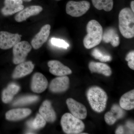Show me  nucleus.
<instances>
[{"label": "nucleus", "mask_w": 134, "mask_h": 134, "mask_svg": "<svg viewBox=\"0 0 134 134\" xmlns=\"http://www.w3.org/2000/svg\"><path fill=\"white\" fill-rule=\"evenodd\" d=\"M48 82L44 75L40 73H36L32 77L31 84L32 90L35 93L43 92L47 88Z\"/></svg>", "instance_id": "nucleus-13"}, {"label": "nucleus", "mask_w": 134, "mask_h": 134, "mask_svg": "<svg viewBox=\"0 0 134 134\" xmlns=\"http://www.w3.org/2000/svg\"><path fill=\"white\" fill-rule=\"evenodd\" d=\"M38 97L36 96H28L19 98L14 101L13 105L20 106L29 104L36 102L38 100Z\"/></svg>", "instance_id": "nucleus-24"}, {"label": "nucleus", "mask_w": 134, "mask_h": 134, "mask_svg": "<svg viewBox=\"0 0 134 134\" xmlns=\"http://www.w3.org/2000/svg\"><path fill=\"white\" fill-rule=\"evenodd\" d=\"M51 42L53 46L65 49H67L69 46L67 42L60 39L53 38L51 39Z\"/></svg>", "instance_id": "nucleus-27"}, {"label": "nucleus", "mask_w": 134, "mask_h": 134, "mask_svg": "<svg viewBox=\"0 0 134 134\" xmlns=\"http://www.w3.org/2000/svg\"><path fill=\"white\" fill-rule=\"evenodd\" d=\"M61 125L63 132L68 134L81 133L85 128L81 120L69 113H66L63 115L61 120Z\"/></svg>", "instance_id": "nucleus-4"}, {"label": "nucleus", "mask_w": 134, "mask_h": 134, "mask_svg": "<svg viewBox=\"0 0 134 134\" xmlns=\"http://www.w3.org/2000/svg\"><path fill=\"white\" fill-rule=\"evenodd\" d=\"M66 104L72 115L81 120L86 119L87 111L85 106L72 98L67 99Z\"/></svg>", "instance_id": "nucleus-8"}, {"label": "nucleus", "mask_w": 134, "mask_h": 134, "mask_svg": "<svg viewBox=\"0 0 134 134\" xmlns=\"http://www.w3.org/2000/svg\"><path fill=\"white\" fill-rule=\"evenodd\" d=\"M92 54L94 58L102 62H107L112 60L111 57L110 55L104 53L97 48L93 49Z\"/></svg>", "instance_id": "nucleus-25"}, {"label": "nucleus", "mask_w": 134, "mask_h": 134, "mask_svg": "<svg viewBox=\"0 0 134 134\" xmlns=\"http://www.w3.org/2000/svg\"><path fill=\"white\" fill-rule=\"evenodd\" d=\"M50 68L49 71L51 74L57 76H63L71 74V70L67 66H65L59 61L56 60H50L48 63Z\"/></svg>", "instance_id": "nucleus-14"}, {"label": "nucleus", "mask_w": 134, "mask_h": 134, "mask_svg": "<svg viewBox=\"0 0 134 134\" xmlns=\"http://www.w3.org/2000/svg\"><path fill=\"white\" fill-rule=\"evenodd\" d=\"M102 40L105 43H110L114 47L119 45L120 40L117 31L113 28H108L103 33Z\"/></svg>", "instance_id": "nucleus-19"}, {"label": "nucleus", "mask_w": 134, "mask_h": 134, "mask_svg": "<svg viewBox=\"0 0 134 134\" xmlns=\"http://www.w3.org/2000/svg\"><path fill=\"white\" fill-rule=\"evenodd\" d=\"M46 121L40 114H37L36 118L32 121V129L34 130H38L45 126Z\"/></svg>", "instance_id": "nucleus-26"}, {"label": "nucleus", "mask_w": 134, "mask_h": 134, "mask_svg": "<svg viewBox=\"0 0 134 134\" xmlns=\"http://www.w3.org/2000/svg\"><path fill=\"white\" fill-rule=\"evenodd\" d=\"M55 1H60V0H55Z\"/></svg>", "instance_id": "nucleus-33"}, {"label": "nucleus", "mask_w": 134, "mask_h": 134, "mask_svg": "<svg viewBox=\"0 0 134 134\" xmlns=\"http://www.w3.org/2000/svg\"><path fill=\"white\" fill-rule=\"evenodd\" d=\"M23 1H24L26 2H30L32 0H22Z\"/></svg>", "instance_id": "nucleus-32"}, {"label": "nucleus", "mask_w": 134, "mask_h": 134, "mask_svg": "<svg viewBox=\"0 0 134 134\" xmlns=\"http://www.w3.org/2000/svg\"><path fill=\"white\" fill-rule=\"evenodd\" d=\"M39 114L47 122H53L56 120V113L49 100H46L43 102L40 108Z\"/></svg>", "instance_id": "nucleus-16"}, {"label": "nucleus", "mask_w": 134, "mask_h": 134, "mask_svg": "<svg viewBox=\"0 0 134 134\" xmlns=\"http://www.w3.org/2000/svg\"><path fill=\"white\" fill-rule=\"evenodd\" d=\"M124 133V127L122 126H120L118 127L115 131V134H123Z\"/></svg>", "instance_id": "nucleus-29"}, {"label": "nucleus", "mask_w": 134, "mask_h": 134, "mask_svg": "<svg viewBox=\"0 0 134 134\" xmlns=\"http://www.w3.org/2000/svg\"><path fill=\"white\" fill-rule=\"evenodd\" d=\"M120 107L124 110H130L134 108V90L125 93L120 99Z\"/></svg>", "instance_id": "nucleus-21"}, {"label": "nucleus", "mask_w": 134, "mask_h": 134, "mask_svg": "<svg viewBox=\"0 0 134 134\" xmlns=\"http://www.w3.org/2000/svg\"><path fill=\"white\" fill-rule=\"evenodd\" d=\"M86 96L90 105L95 111L100 113L104 111L108 98L103 89L98 86H92L87 91Z\"/></svg>", "instance_id": "nucleus-1"}, {"label": "nucleus", "mask_w": 134, "mask_h": 134, "mask_svg": "<svg viewBox=\"0 0 134 134\" xmlns=\"http://www.w3.org/2000/svg\"><path fill=\"white\" fill-rule=\"evenodd\" d=\"M87 34L84 38V46L86 49H90L100 44L102 40L103 33L102 26L98 21L91 20L86 26Z\"/></svg>", "instance_id": "nucleus-2"}, {"label": "nucleus", "mask_w": 134, "mask_h": 134, "mask_svg": "<svg viewBox=\"0 0 134 134\" xmlns=\"http://www.w3.org/2000/svg\"><path fill=\"white\" fill-rule=\"evenodd\" d=\"M90 7V3L87 1L76 2L70 1L67 3L66 12L71 16L78 17L85 14Z\"/></svg>", "instance_id": "nucleus-5"}, {"label": "nucleus", "mask_w": 134, "mask_h": 134, "mask_svg": "<svg viewBox=\"0 0 134 134\" xmlns=\"http://www.w3.org/2000/svg\"><path fill=\"white\" fill-rule=\"evenodd\" d=\"M22 0H5L4 7L2 9V14L11 15L19 12L24 9Z\"/></svg>", "instance_id": "nucleus-11"}, {"label": "nucleus", "mask_w": 134, "mask_h": 134, "mask_svg": "<svg viewBox=\"0 0 134 134\" xmlns=\"http://www.w3.org/2000/svg\"><path fill=\"white\" fill-rule=\"evenodd\" d=\"M31 49V46L27 41H20L17 43L13 47V63L18 64L24 62Z\"/></svg>", "instance_id": "nucleus-6"}, {"label": "nucleus", "mask_w": 134, "mask_h": 134, "mask_svg": "<svg viewBox=\"0 0 134 134\" xmlns=\"http://www.w3.org/2000/svg\"><path fill=\"white\" fill-rule=\"evenodd\" d=\"M89 68L92 73L102 74L107 76H110L112 74L110 67L103 63L91 62L89 63Z\"/></svg>", "instance_id": "nucleus-20"}, {"label": "nucleus", "mask_w": 134, "mask_h": 134, "mask_svg": "<svg viewBox=\"0 0 134 134\" xmlns=\"http://www.w3.org/2000/svg\"><path fill=\"white\" fill-rule=\"evenodd\" d=\"M92 1L93 6L99 10H104L109 12L113 7V0H92Z\"/></svg>", "instance_id": "nucleus-23"}, {"label": "nucleus", "mask_w": 134, "mask_h": 134, "mask_svg": "<svg viewBox=\"0 0 134 134\" xmlns=\"http://www.w3.org/2000/svg\"><path fill=\"white\" fill-rule=\"evenodd\" d=\"M69 84L68 77L66 75L59 76L52 80L49 85V89L53 93H61L67 90Z\"/></svg>", "instance_id": "nucleus-9"}, {"label": "nucleus", "mask_w": 134, "mask_h": 134, "mask_svg": "<svg viewBox=\"0 0 134 134\" xmlns=\"http://www.w3.org/2000/svg\"><path fill=\"white\" fill-rule=\"evenodd\" d=\"M21 36L18 34H12L8 32H0V48L7 50L13 47L21 41Z\"/></svg>", "instance_id": "nucleus-7"}, {"label": "nucleus", "mask_w": 134, "mask_h": 134, "mask_svg": "<svg viewBox=\"0 0 134 134\" xmlns=\"http://www.w3.org/2000/svg\"><path fill=\"white\" fill-rule=\"evenodd\" d=\"M43 10V8L41 6L37 5L30 6L18 12L15 16V20L19 23L24 21L30 17L38 14Z\"/></svg>", "instance_id": "nucleus-15"}, {"label": "nucleus", "mask_w": 134, "mask_h": 134, "mask_svg": "<svg viewBox=\"0 0 134 134\" xmlns=\"http://www.w3.org/2000/svg\"><path fill=\"white\" fill-rule=\"evenodd\" d=\"M127 126L128 127L130 128L131 129H133V123H131L130 122H129L128 123H127Z\"/></svg>", "instance_id": "nucleus-30"}, {"label": "nucleus", "mask_w": 134, "mask_h": 134, "mask_svg": "<svg viewBox=\"0 0 134 134\" xmlns=\"http://www.w3.org/2000/svg\"><path fill=\"white\" fill-rule=\"evenodd\" d=\"M50 29L51 26L50 25H45L34 36L31 41V45L34 49L40 48L46 42L50 35Z\"/></svg>", "instance_id": "nucleus-10"}, {"label": "nucleus", "mask_w": 134, "mask_h": 134, "mask_svg": "<svg viewBox=\"0 0 134 134\" xmlns=\"http://www.w3.org/2000/svg\"><path fill=\"white\" fill-rule=\"evenodd\" d=\"M34 67L31 61L24 62L19 63L14 70L12 77L17 79L26 76L32 72Z\"/></svg>", "instance_id": "nucleus-17"}, {"label": "nucleus", "mask_w": 134, "mask_h": 134, "mask_svg": "<svg viewBox=\"0 0 134 134\" xmlns=\"http://www.w3.org/2000/svg\"><path fill=\"white\" fill-rule=\"evenodd\" d=\"M31 113L29 108H17L9 110L6 113V118L9 121H17L23 119Z\"/></svg>", "instance_id": "nucleus-18"}, {"label": "nucleus", "mask_w": 134, "mask_h": 134, "mask_svg": "<svg viewBox=\"0 0 134 134\" xmlns=\"http://www.w3.org/2000/svg\"><path fill=\"white\" fill-rule=\"evenodd\" d=\"M124 109L117 104L112 106L110 111L105 114L104 116L105 120L108 125H114L118 120L121 119L125 115Z\"/></svg>", "instance_id": "nucleus-12"}, {"label": "nucleus", "mask_w": 134, "mask_h": 134, "mask_svg": "<svg viewBox=\"0 0 134 134\" xmlns=\"http://www.w3.org/2000/svg\"><path fill=\"white\" fill-rule=\"evenodd\" d=\"M126 60L128 62V65L131 69L134 70V52H130L126 58Z\"/></svg>", "instance_id": "nucleus-28"}, {"label": "nucleus", "mask_w": 134, "mask_h": 134, "mask_svg": "<svg viewBox=\"0 0 134 134\" xmlns=\"http://www.w3.org/2000/svg\"><path fill=\"white\" fill-rule=\"evenodd\" d=\"M131 9L133 12H134V1H132L131 2Z\"/></svg>", "instance_id": "nucleus-31"}, {"label": "nucleus", "mask_w": 134, "mask_h": 134, "mask_svg": "<svg viewBox=\"0 0 134 134\" xmlns=\"http://www.w3.org/2000/svg\"><path fill=\"white\" fill-rule=\"evenodd\" d=\"M20 87L15 83L9 85L6 88L4 89L2 93V100L3 103H8L12 100L14 96L18 92Z\"/></svg>", "instance_id": "nucleus-22"}, {"label": "nucleus", "mask_w": 134, "mask_h": 134, "mask_svg": "<svg viewBox=\"0 0 134 134\" xmlns=\"http://www.w3.org/2000/svg\"><path fill=\"white\" fill-rule=\"evenodd\" d=\"M119 29L122 36L130 39L134 36V13L131 9L126 8L119 15Z\"/></svg>", "instance_id": "nucleus-3"}]
</instances>
